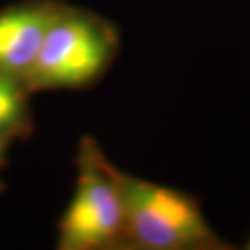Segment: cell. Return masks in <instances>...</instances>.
<instances>
[{"label":"cell","mask_w":250,"mask_h":250,"mask_svg":"<svg viewBox=\"0 0 250 250\" xmlns=\"http://www.w3.org/2000/svg\"><path fill=\"white\" fill-rule=\"evenodd\" d=\"M124 207L123 248L146 250L227 249L196 199L117 171Z\"/></svg>","instance_id":"obj_1"},{"label":"cell","mask_w":250,"mask_h":250,"mask_svg":"<svg viewBox=\"0 0 250 250\" xmlns=\"http://www.w3.org/2000/svg\"><path fill=\"white\" fill-rule=\"evenodd\" d=\"M117 46V32L110 22L88 11L62 6L24 83L29 92L88 86L107 68Z\"/></svg>","instance_id":"obj_2"},{"label":"cell","mask_w":250,"mask_h":250,"mask_svg":"<svg viewBox=\"0 0 250 250\" xmlns=\"http://www.w3.org/2000/svg\"><path fill=\"white\" fill-rule=\"evenodd\" d=\"M117 171L92 139L82 141L74 193L59 224L60 249L96 250L123 245L124 207Z\"/></svg>","instance_id":"obj_3"},{"label":"cell","mask_w":250,"mask_h":250,"mask_svg":"<svg viewBox=\"0 0 250 250\" xmlns=\"http://www.w3.org/2000/svg\"><path fill=\"white\" fill-rule=\"evenodd\" d=\"M62 4L35 0L0 11V72L24 81Z\"/></svg>","instance_id":"obj_4"},{"label":"cell","mask_w":250,"mask_h":250,"mask_svg":"<svg viewBox=\"0 0 250 250\" xmlns=\"http://www.w3.org/2000/svg\"><path fill=\"white\" fill-rule=\"evenodd\" d=\"M24 81L0 72V138L25 134L29 126L27 93Z\"/></svg>","instance_id":"obj_5"},{"label":"cell","mask_w":250,"mask_h":250,"mask_svg":"<svg viewBox=\"0 0 250 250\" xmlns=\"http://www.w3.org/2000/svg\"><path fill=\"white\" fill-rule=\"evenodd\" d=\"M6 145H7V139L0 138V167H1L4 156H6Z\"/></svg>","instance_id":"obj_6"},{"label":"cell","mask_w":250,"mask_h":250,"mask_svg":"<svg viewBox=\"0 0 250 250\" xmlns=\"http://www.w3.org/2000/svg\"><path fill=\"white\" fill-rule=\"evenodd\" d=\"M246 249L250 250V239L248 242H246Z\"/></svg>","instance_id":"obj_7"}]
</instances>
